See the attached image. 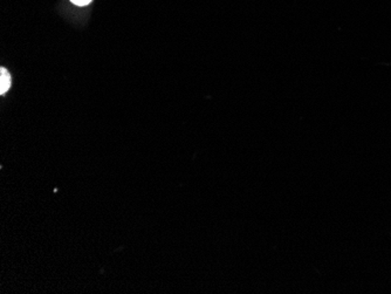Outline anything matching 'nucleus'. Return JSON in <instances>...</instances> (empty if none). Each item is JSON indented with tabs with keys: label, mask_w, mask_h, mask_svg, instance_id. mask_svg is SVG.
Here are the masks:
<instances>
[{
	"label": "nucleus",
	"mask_w": 391,
	"mask_h": 294,
	"mask_svg": "<svg viewBox=\"0 0 391 294\" xmlns=\"http://www.w3.org/2000/svg\"><path fill=\"white\" fill-rule=\"evenodd\" d=\"M11 83H12V80H11L10 73L6 69L1 67L0 69V94L1 95H4L10 89Z\"/></svg>",
	"instance_id": "1"
},
{
	"label": "nucleus",
	"mask_w": 391,
	"mask_h": 294,
	"mask_svg": "<svg viewBox=\"0 0 391 294\" xmlns=\"http://www.w3.org/2000/svg\"><path fill=\"white\" fill-rule=\"evenodd\" d=\"M71 1L78 6H85V5H88L92 0H71Z\"/></svg>",
	"instance_id": "2"
}]
</instances>
